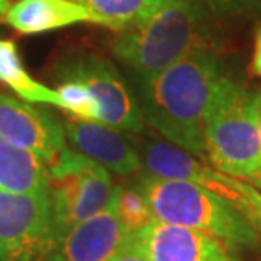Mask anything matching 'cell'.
<instances>
[{
  "instance_id": "cell-1",
  "label": "cell",
  "mask_w": 261,
  "mask_h": 261,
  "mask_svg": "<svg viewBox=\"0 0 261 261\" xmlns=\"http://www.w3.org/2000/svg\"><path fill=\"white\" fill-rule=\"evenodd\" d=\"M222 76L216 51H197L153 76L133 80L144 122L166 141L205 160L203 122Z\"/></svg>"
},
{
  "instance_id": "cell-2",
  "label": "cell",
  "mask_w": 261,
  "mask_h": 261,
  "mask_svg": "<svg viewBox=\"0 0 261 261\" xmlns=\"http://www.w3.org/2000/svg\"><path fill=\"white\" fill-rule=\"evenodd\" d=\"M214 15L200 0H168L144 22L116 33L111 49L130 80L148 78L197 51H216Z\"/></svg>"
},
{
  "instance_id": "cell-3",
  "label": "cell",
  "mask_w": 261,
  "mask_h": 261,
  "mask_svg": "<svg viewBox=\"0 0 261 261\" xmlns=\"http://www.w3.org/2000/svg\"><path fill=\"white\" fill-rule=\"evenodd\" d=\"M261 93L224 75L208 103L203 141L214 168L243 181H256L259 171L258 119Z\"/></svg>"
},
{
  "instance_id": "cell-4",
  "label": "cell",
  "mask_w": 261,
  "mask_h": 261,
  "mask_svg": "<svg viewBox=\"0 0 261 261\" xmlns=\"http://www.w3.org/2000/svg\"><path fill=\"white\" fill-rule=\"evenodd\" d=\"M134 187L146 198L154 221L207 232L227 248H249L258 241L246 214L200 185L161 180L141 171Z\"/></svg>"
},
{
  "instance_id": "cell-5",
  "label": "cell",
  "mask_w": 261,
  "mask_h": 261,
  "mask_svg": "<svg viewBox=\"0 0 261 261\" xmlns=\"http://www.w3.org/2000/svg\"><path fill=\"white\" fill-rule=\"evenodd\" d=\"M116 185L107 168L65 148L48 166V200L56 244L73 226L111 203Z\"/></svg>"
},
{
  "instance_id": "cell-6",
  "label": "cell",
  "mask_w": 261,
  "mask_h": 261,
  "mask_svg": "<svg viewBox=\"0 0 261 261\" xmlns=\"http://www.w3.org/2000/svg\"><path fill=\"white\" fill-rule=\"evenodd\" d=\"M58 82L83 83L100 107V124L127 134H143L146 122L136 92L112 61L92 53H70L55 65Z\"/></svg>"
},
{
  "instance_id": "cell-7",
  "label": "cell",
  "mask_w": 261,
  "mask_h": 261,
  "mask_svg": "<svg viewBox=\"0 0 261 261\" xmlns=\"http://www.w3.org/2000/svg\"><path fill=\"white\" fill-rule=\"evenodd\" d=\"M55 251L48 197L0 189V261H55Z\"/></svg>"
},
{
  "instance_id": "cell-8",
  "label": "cell",
  "mask_w": 261,
  "mask_h": 261,
  "mask_svg": "<svg viewBox=\"0 0 261 261\" xmlns=\"http://www.w3.org/2000/svg\"><path fill=\"white\" fill-rule=\"evenodd\" d=\"M129 139L133 141L139 154L143 173L161 180L192 181L221 195L239 211L253 217L246 197L243 194V180L224 175L212 165H207L205 160L197 158L187 149L166 139L141 138L138 134H129Z\"/></svg>"
},
{
  "instance_id": "cell-9",
  "label": "cell",
  "mask_w": 261,
  "mask_h": 261,
  "mask_svg": "<svg viewBox=\"0 0 261 261\" xmlns=\"http://www.w3.org/2000/svg\"><path fill=\"white\" fill-rule=\"evenodd\" d=\"M0 138L38 156L46 166L68 148L63 124L53 114L5 92H0Z\"/></svg>"
},
{
  "instance_id": "cell-10",
  "label": "cell",
  "mask_w": 261,
  "mask_h": 261,
  "mask_svg": "<svg viewBox=\"0 0 261 261\" xmlns=\"http://www.w3.org/2000/svg\"><path fill=\"white\" fill-rule=\"evenodd\" d=\"M126 249L148 261H238L211 234L160 221L130 232Z\"/></svg>"
},
{
  "instance_id": "cell-11",
  "label": "cell",
  "mask_w": 261,
  "mask_h": 261,
  "mask_svg": "<svg viewBox=\"0 0 261 261\" xmlns=\"http://www.w3.org/2000/svg\"><path fill=\"white\" fill-rule=\"evenodd\" d=\"M129 236L130 232L117 216L114 192L103 211L78 222L60 239L55 261H109L127 248Z\"/></svg>"
},
{
  "instance_id": "cell-12",
  "label": "cell",
  "mask_w": 261,
  "mask_h": 261,
  "mask_svg": "<svg viewBox=\"0 0 261 261\" xmlns=\"http://www.w3.org/2000/svg\"><path fill=\"white\" fill-rule=\"evenodd\" d=\"M61 124L66 139H70L82 154L97 161L103 168L121 176L138 175L143 171V165L133 141L121 130L100 122L82 121L73 116L63 119Z\"/></svg>"
},
{
  "instance_id": "cell-13",
  "label": "cell",
  "mask_w": 261,
  "mask_h": 261,
  "mask_svg": "<svg viewBox=\"0 0 261 261\" xmlns=\"http://www.w3.org/2000/svg\"><path fill=\"white\" fill-rule=\"evenodd\" d=\"M4 19L20 34H43L82 22L102 25L97 15L73 0H17Z\"/></svg>"
},
{
  "instance_id": "cell-14",
  "label": "cell",
  "mask_w": 261,
  "mask_h": 261,
  "mask_svg": "<svg viewBox=\"0 0 261 261\" xmlns=\"http://www.w3.org/2000/svg\"><path fill=\"white\" fill-rule=\"evenodd\" d=\"M0 189L14 194L48 197V166L29 151L0 138Z\"/></svg>"
},
{
  "instance_id": "cell-15",
  "label": "cell",
  "mask_w": 261,
  "mask_h": 261,
  "mask_svg": "<svg viewBox=\"0 0 261 261\" xmlns=\"http://www.w3.org/2000/svg\"><path fill=\"white\" fill-rule=\"evenodd\" d=\"M0 82L17 93L25 102L48 103L63 109L58 92L36 82L22 65L19 49L14 41L0 38Z\"/></svg>"
},
{
  "instance_id": "cell-16",
  "label": "cell",
  "mask_w": 261,
  "mask_h": 261,
  "mask_svg": "<svg viewBox=\"0 0 261 261\" xmlns=\"http://www.w3.org/2000/svg\"><path fill=\"white\" fill-rule=\"evenodd\" d=\"M102 20V25L116 31L144 22L168 0H73Z\"/></svg>"
},
{
  "instance_id": "cell-17",
  "label": "cell",
  "mask_w": 261,
  "mask_h": 261,
  "mask_svg": "<svg viewBox=\"0 0 261 261\" xmlns=\"http://www.w3.org/2000/svg\"><path fill=\"white\" fill-rule=\"evenodd\" d=\"M116 208L119 219L129 232H134L154 222L148 202L134 185L116 187Z\"/></svg>"
},
{
  "instance_id": "cell-18",
  "label": "cell",
  "mask_w": 261,
  "mask_h": 261,
  "mask_svg": "<svg viewBox=\"0 0 261 261\" xmlns=\"http://www.w3.org/2000/svg\"><path fill=\"white\" fill-rule=\"evenodd\" d=\"M56 92H58L61 102H63V111L70 112L73 117L82 119V121L100 122L98 102L83 83L73 80L60 82Z\"/></svg>"
},
{
  "instance_id": "cell-19",
  "label": "cell",
  "mask_w": 261,
  "mask_h": 261,
  "mask_svg": "<svg viewBox=\"0 0 261 261\" xmlns=\"http://www.w3.org/2000/svg\"><path fill=\"white\" fill-rule=\"evenodd\" d=\"M214 17H248L261 14V0H200Z\"/></svg>"
},
{
  "instance_id": "cell-20",
  "label": "cell",
  "mask_w": 261,
  "mask_h": 261,
  "mask_svg": "<svg viewBox=\"0 0 261 261\" xmlns=\"http://www.w3.org/2000/svg\"><path fill=\"white\" fill-rule=\"evenodd\" d=\"M243 194L246 197L251 216L261 219V192H258L253 185H249L248 181H243Z\"/></svg>"
},
{
  "instance_id": "cell-21",
  "label": "cell",
  "mask_w": 261,
  "mask_h": 261,
  "mask_svg": "<svg viewBox=\"0 0 261 261\" xmlns=\"http://www.w3.org/2000/svg\"><path fill=\"white\" fill-rule=\"evenodd\" d=\"M251 71L256 76H261V24L254 31V46H253V60Z\"/></svg>"
},
{
  "instance_id": "cell-22",
  "label": "cell",
  "mask_w": 261,
  "mask_h": 261,
  "mask_svg": "<svg viewBox=\"0 0 261 261\" xmlns=\"http://www.w3.org/2000/svg\"><path fill=\"white\" fill-rule=\"evenodd\" d=\"M109 261H148L144 256H141V254L130 251V249H124L122 253H119L117 256H114L112 259Z\"/></svg>"
},
{
  "instance_id": "cell-23",
  "label": "cell",
  "mask_w": 261,
  "mask_h": 261,
  "mask_svg": "<svg viewBox=\"0 0 261 261\" xmlns=\"http://www.w3.org/2000/svg\"><path fill=\"white\" fill-rule=\"evenodd\" d=\"M258 136H259V171H258V178L254 181V185L261 190V109H259V119H258Z\"/></svg>"
},
{
  "instance_id": "cell-24",
  "label": "cell",
  "mask_w": 261,
  "mask_h": 261,
  "mask_svg": "<svg viewBox=\"0 0 261 261\" xmlns=\"http://www.w3.org/2000/svg\"><path fill=\"white\" fill-rule=\"evenodd\" d=\"M9 10V0H0V17H4Z\"/></svg>"
}]
</instances>
